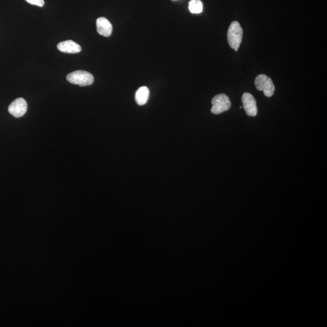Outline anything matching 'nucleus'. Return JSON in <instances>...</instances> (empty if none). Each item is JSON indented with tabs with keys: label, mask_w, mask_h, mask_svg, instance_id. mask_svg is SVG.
Returning a JSON list of instances; mask_svg holds the SVG:
<instances>
[{
	"label": "nucleus",
	"mask_w": 327,
	"mask_h": 327,
	"mask_svg": "<svg viewBox=\"0 0 327 327\" xmlns=\"http://www.w3.org/2000/svg\"><path fill=\"white\" fill-rule=\"evenodd\" d=\"M243 36V30L240 24L235 21L231 23L227 32V40L230 46L238 51L241 45Z\"/></svg>",
	"instance_id": "obj_1"
},
{
	"label": "nucleus",
	"mask_w": 327,
	"mask_h": 327,
	"mask_svg": "<svg viewBox=\"0 0 327 327\" xmlns=\"http://www.w3.org/2000/svg\"><path fill=\"white\" fill-rule=\"evenodd\" d=\"M67 80L74 85L81 87L90 86L94 82V76L85 71H77L68 75Z\"/></svg>",
	"instance_id": "obj_2"
},
{
	"label": "nucleus",
	"mask_w": 327,
	"mask_h": 327,
	"mask_svg": "<svg viewBox=\"0 0 327 327\" xmlns=\"http://www.w3.org/2000/svg\"><path fill=\"white\" fill-rule=\"evenodd\" d=\"M254 83L258 91H263L267 97L274 95L275 88L271 78L266 75H259L255 79Z\"/></svg>",
	"instance_id": "obj_3"
},
{
	"label": "nucleus",
	"mask_w": 327,
	"mask_h": 327,
	"mask_svg": "<svg viewBox=\"0 0 327 327\" xmlns=\"http://www.w3.org/2000/svg\"><path fill=\"white\" fill-rule=\"evenodd\" d=\"M212 104L213 106L211 109V112L218 115L229 110L231 107V102L227 95L225 94H220L216 95L212 99Z\"/></svg>",
	"instance_id": "obj_4"
},
{
	"label": "nucleus",
	"mask_w": 327,
	"mask_h": 327,
	"mask_svg": "<svg viewBox=\"0 0 327 327\" xmlns=\"http://www.w3.org/2000/svg\"><path fill=\"white\" fill-rule=\"evenodd\" d=\"M28 110V104L25 100L22 98L16 99L9 107V112L16 118L23 116Z\"/></svg>",
	"instance_id": "obj_5"
},
{
	"label": "nucleus",
	"mask_w": 327,
	"mask_h": 327,
	"mask_svg": "<svg viewBox=\"0 0 327 327\" xmlns=\"http://www.w3.org/2000/svg\"><path fill=\"white\" fill-rule=\"evenodd\" d=\"M243 107L247 115L255 116L257 115V107L256 100L253 96L249 93H244L242 95Z\"/></svg>",
	"instance_id": "obj_6"
},
{
	"label": "nucleus",
	"mask_w": 327,
	"mask_h": 327,
	"mask_svg": "<svg viewBox=\"0 0 327 327\" xmlns=\"http://www.w3.org/2000/svg\"><path fill=\"white\" fill-rule=\"evenodd\" d=\"M97 28L99 34L104 37H110L112 33V24L106 18L100 17L97 20Z\"/></svg>",
	"instance_id": "obj_7"
},
{
	"label": "nucleus",
	"mask_w": 327,
	"mask_h": 327,
	"mask_svg": "<svg viewBox=\"0 0 327 327\" xmlns=\"http://www.w3.org/2000/svg\"><path fill=\"white\" fill-rule=\"evenodd\" d=\"M57 47L61 52L67 53H77L82 51V47L80 45L72 40L61 42Z\"/></svg>",
	"instance_id": "obj_8"
},
{
	"label": "nucleus",
	"mask_w": 327,
	"mask_h": 327,
	"mask_svg": "<svg viewBox=\"0 0 327 327\" xmlns=\"http://www.w3.org/2000/svg\"><path fill=\"white\" fill-rule=\"evenodd\" d=\"M150 91L146 86L142 87L138 89L136 94V101L140 106H143L147 103L149 98Z\"/></svg>",
	"instance_id": "obj_9"
},
{
	"label": "nucleus",
	"mask_w": 327,
	"mask_h": 327,
	"mask_svg": "<svg viewBox=\"0 0 327 327\" xmlns=\"http://www.w3.org/2000/svg\"><path fill=\"white\" fill-rule=\"evenodd\" d=\"M188 10L192 14H199L203 11V4L201 0H191L188 4Z\"/></svg>",
	"instance_id": "obj_10"
},
{
	"label": "nucleus",
	"mask_w": 327,
	"mask_h": 327,
	"mask_svg": "<svg viewBox=\"0 0 327 327\" xmlns=\"http://www.w3.org/2000/svg\"><path fill=\"white\" fill-rule=\"evenodd\" d=\"M28 4L38 6L39 7H43L44 5V0H25Z\"/></svg>",
	"instance_id": "obj_11"
}]
</instances>
